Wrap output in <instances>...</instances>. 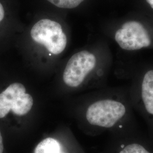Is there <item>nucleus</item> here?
<instances>
[{
    "label": "nucleus",
    "mask_w": 153,
    "mask_h": 153,
    "mask_svg": "<svg viewBox=\"0 0 153 153\" xmlns=\"http://www.w3.org/2000/svg\"><path fill=\"white\" fill-rule=\"evenodd\" d=\"M134 111L128 86L120 87L89 104L85 119L93 127L112 130L117 134L137 129Z\"/></svg>",
    "instance_id": "1"
},
{
    "label": "nucleus",
    "mask_w": 153,
    "mask_h": 153,
    "mask_svg": "<svg viewBox=\"0 0 153 153\" xmlns=\"http://www.w3.org/2000/svg\"><path fill=\"white\" fill-rule=\"evenodd\" d=\"M128 88L133 109L142 116L153 135V68L134 74Z\"/></svg>",
    "instance_id": "2"
},
{
    "label": "nucleus",
    "mask_w": 153,
    "mask_h": 153,
    "mask_svg": "<svg viewBox=\"0 0 153 153\" xmlns=\"http://www.w3.org/2000/svg\"><path fill=\"white\" fill-rule=\"evenodd\" d=\"M31 36L34 42L43 45L53 55L62 52L67 43L61 26L49 19H43L37 22L31 30Z\"/></svg>",
    "instance_id": "3"
},
{
    "label": "nucleus",
    "mask_w": 153,
    "mask_h": 153,
    "mask_svg": "<svg viewBox=\"0 0 153 153\" xmlns=\"http://www.w3.org/2000/svg\"><path fill=\"white\" fill-rule=\"evenodd\" d=\"M97 64L95 55L88 51H82L73 55L64 71V82L71 88L79 87L95 70Z\"/></svg>",
    "instance_id": "4"
},
{
    "label": "nucleus",
    "mask_w": 153,
    "mask_h": 153,
    "mask_svg": "<svg viewBox=\"0 0 153 153\" xmlns=\"http://www.w3.org/2000/svg\"><path fill=\"white\" fill-rule=\"evenodd\" d=\"M25 87L15 82L0 93V119L5 117L11 111L15 115L27 114L33 107V97L26 93Z\"/></svg>",
    "instance_id": "5"
},
{
    "label": "nucleus",
    "mask_w": 153,
    "mask_h": 153,
    "mask_svg": "<svg viewBox=\"0 0 153 153\" xmlns=\"http://www.w3.org/2000/svg\"><path fill=\"white\" fill-rule=\"evenodd\" d=\"M115 39L121 49L137 51L149 47L152 40L147 30L140 22L125 23L115 33Z\"/></svg>",
    "instance_id": "6"
},
{
    "label": "nucleus",
    "mask_w": 153,
    "mask_h": 153,
    "mask_svg": "<svg viewBox=\"0 0 153 153\" xmlns=\"http://www.w3.org/2000/svg\"><path fill=\"white\" fill-rule=\"evenodd\" d=\"M136 129L117 133L119 143L116 153H153V149L145 141L137 137Z\"/></svg>",
    "instance_id": "7"
},
{
    "label": "nucleus",
    "mask_w": 153,
    "mask_h": 153,
    "mask_svg": "<svg viewBox=\"0 0 153 153\" xmlns=\"http://www.w3.org/2000/svg\"><path fill=\"white\" fill-rule=\"evenodd\" d=\"M35 153H66L62 145L53 138H47L40 142L35 148Z\"/></svg>",
    "instance_id": "8"
},
{
    "label": "nucleus",
    "mask_w": 153,
    "mask_h": 153,
    "mask_svg": "<svg viewBox=\"0 0 153 153\" xmlns=\"http://www.w3.org/2000/svg\"><path fill=\"white\" fill-rule=\"evenodd\" d=\"M51 4L58 7L73 9L79 5L84 0H48Z\"/></svg>",
    "instance_id": "9"
},
{
    "label": "nucleus",
    "mask_w": 153,
    "mask_h": 153,
    "mask_svg": "<svg viewBox=\"0 0 153 153\" xmlns=\"http://www.w3.org/2000/svg\"><path fill=\"white\" fill-rule=\"evenodd\" d=\"M5 16V11L3 6L0 3V22L3 20Z\"/></svg>",
    "instance_id": "10"
},
{
    "label": "nucleus",
    "mask_w": 153,
    "mask_h": 153,
    "mask_svg": "<svg viewBox=\"0 0 153 153\" xmlns=\"http://www.w3.org/2000/svg\"><path fill=\"white\" fill-rule=\"evenodd\" d=\"M3 152H4V143H3L2 137L0 131V153H3Z\"/></svg>",
    "instance_id": "11"
},
{
    "label": "nucleus",
    "mask_w": 153,
    "mask_h": 153,
    "mask_svg": "<svg viewBox=\"0 0 153 153\" xmlns=\"http://www.w3.org/2000/svg\"><path fill=\"white\" fill-rule=\"evenodd\" d=\"M148 4L151 6V7L153 9V0H146Z\"/></svg>",
    "instance_id": "12"
}]
</instances>
